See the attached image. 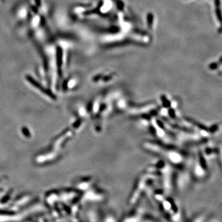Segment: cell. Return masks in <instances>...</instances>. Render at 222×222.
Returning a JSON list of instances; mask_svg holds the SVG:
<instances>
[{
    "instance_id": "obj_7",
    "label": "cell",
    "mask_w": 222,
    "mask_h": 222,
    "mask_svg": "<svg viewBox=\"0 0 222 222\" xmlns=\"http://www.w3.org/2000/svg\"><path fill=\"white\" fill-rule=\"evenodd\" d=\"M207 218V217H206V215L204 214V213H201V214L197 215L196 216L191 218V219L185 222H204Z\"/></svg>"
},
{
    "instance_id": "obj_1",
    "label": "cell",
    "mask_w": 222,
    "mask_h": 222,
    "mask_svg": "<svg viewBox=\"0 0 222 222\" xmlns=\"http://www.w3.org/2000/svg\"><path fill=\"white\" fill-rule=\"evenodd\" d=\"M150 197L165 219L170 222H182L183 213L178 205L162 189H149Z\"/></svg>"
},
{
    "instance_id": "obj_3",
    "label": "cell",
    "mask_w": 222,
    "mask_h": 222,
    "mask_svg": "<svg viewBox=\"0 0 222 222\" xmlns=\"http://www.w3.org/2000/svg\"><path fill=\"white\" fill-rule=\"evenodd\" d=\"M155 178L157 176L149 172L144 173L138 178L129 196L128 201L129 205L133 206L138 203L144 194L152 188L151 186L155 180Z\"/></svg>"
},
{
    "instance_id": "obj_8",
    "label": "cell",
    "mask_w": 222,
    "mask_h": 222,
    "mask_svg": "<svg viewBox=\"0 0 222 222\" xmlns=\"http://www.w3.org/2000/svg\"><path fill=\"white\" fill-rule=\"evenodd\" d=\"M141 222H160V221H159L158 220H157L154 217H152L151 215L145 213V215L143 217V219L142 220V221H141Z\"/></svg>"
},
{
    "instance_id": "obj_5",
    "label": "cell",
    "mask_w": 222,
    "mask_h": 222,
    "mask_svg": "<svg viewBox=\"0 0 222 222\" xmlns=\"http://www.w3.org/2000/svg\"><path fill=\"white\" fill-rule=\"evenodd\" d=\"M145 213L140 207L133 209V211L125 216L120 222H141Z\"/></svg>"
},
{
    "instance_id": "obj_6",
    "label": "cell",
    "mask_w": 222,
    "mask_h": 222,
    "mask_svg": "<svg viewBox=\"0 0 222 222\" xmlns=\"http://www.w3.org/2000/svg\"><path fill=\"white\" fill-rule=\"evenodd\" d=\"M117 109L119 111H124L128 106V101L124 98H119L116 102Z\"/></svg>"
},
{
    "instance_id": "obj_10",
    "label": "cell",
    "mask_w": 222,
    "mask_h": 222,
    "mask_svg": "<svg viewBox=\"0 0 222 222\" xmlns=\"http://www.w3.org/2000/svg\"><path fill=\"white\" fill-rule=\"evenodd\" d=\"M204 222H220L219 219H218L216 217H211L209 219H206V220H205Z\"/></svg>"
},
{
    "instance_id": "obj_4",
    "label": "cell",
    "mask_w": 222,
    "mask_h": 222,
    "mask_svg": "<svg viewBox=\"0 0 222 222\" xmlns=\"http://www.w3.org/2000/svg\"><path fill=\"white\" fill-rule=\"evenodd\" d=\"M192 172L194 176L198 180H203L207 175L208 165L207 164V159L206 157H205L202 151H199V152Z\"/></svg>"
},
{
    "instance_id": "obj_9",
    "label": "cell",
    "mask_w": 222,
    "mask_h": 222,
    "mask_svg": "<svg viewBox=\"0 0 222 222\" xmlns=\"http://www.w3.org/2000/svg\"><path fill=\"white\" fill-rule=\"evenodd\" d=\"M102 222H118V221L112 215L107 214L103 218Z\"/></svg>"
},
{
    "instance_id": "obj_2",
    "label": "cell",
    "mask_w": 222,
    "mask_h": 222,
    "mask_svg": "<svg viewBox=\"0 0 222 222\" xmlns=\"http://www.w3.org/2000/svg\"><path fill=\"white\" fill-rule=\"evenodd\" d=\"M143 147L147 151L162 156L173 167L183 168L184 166L187 157L183 151L176 148L149 141L144 143Z\"/></svg>"
}]
</instances>
